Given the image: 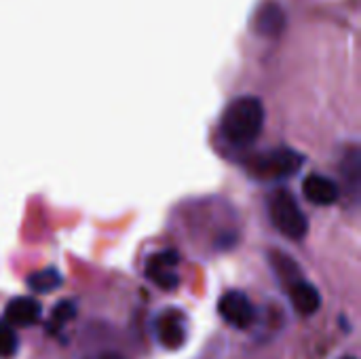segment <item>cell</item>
<instances>
[{"label":"cell","mask_w":361,"mask_h":359,"mask_svg":"<svg viewBox=\"0 0 361 359\" xmlns=\"http://www.w3.org/2000/svg\"><path fill=\"white\" fill-rule=\"evenodd\" d=\"M40 317L42 307L36 298L30 296H17L4 309V322H8L13 328H32L40 324Z\"/></svg>","instance_id":"obj_7"},{"label":"cell","mask_w":361,"mask_h":359,"mask_svg":"<svg viewBox=\"0 0 361 359\" xmlns=\"http://www.w3.org/2000/svg\"><path fill=\"white\" fill-rule=\"evenodd\" d=\"M343 359H355V358H343Z\"/></svg>","instance_id":"obj_15"},{"label":"cell","mask_w":361,"mask_h":359,"mask_svg":"<svg viewBox=\"0 0 361 359\" xmlns=\"http://www.w3.org/2000/svg\"><path fill=\"white\" fill-rule=\"evenodd\" d=\"M264 127V104L260 97L241 95L228 104L222 116V133L235 146L252 144Z\"/></svg>","instance_id":"obj_1"},{"label":"cell","mask_w":361,"mask_h":359,"mask_svg":"<svg viewBox=\"0 0 361 359\" xmlns=\"http://www.w3.org/2000/svg\"><path fill=\"white\" fill-rule=\"evenodd\" d=\"M256 25L260 34L277 36L286 28V13L277 2H267L256 13Z\"/></svg>","instance_id":"obj_10"},{"label":"cell","mask_w":361,"mask_h":359,"mask_svg":"<svg viewBox=\"0 0 361 359\" xmlns=\"http://www.w3.org/2000/svg\"><path fill=\"white\" fill-rule=\"evenodd\" d=\"M89 359H125L123 355H118V353H102V355H97V358H89Z\"/></svg>","instance_id":"obj_14"},{"label":"cell","mask_w":361,"mask_h":359,"mask_svg":"<svg viewBox=\"0 0 361 359\" xmlns=\"http://www.w3.org/2000/svg\"><path fill=\"white\" fill-rule=\"evenodd\" d=\"M302 193H305V197H307L311 203H315V205H319V207H324V205H334V203L338 201V197H341L338 184H336L332 178L322 176V174H311V176H307L305 182H302Z\"/></svg>","instance_id":"obj_8"},{"label":"cell","mask_w":361,"mask_h":359,"mask_svg":"<svg viewBox=\"0 0 361 359\" xmlns=\"http://www.w3.org/2000/svg\"><path fill=\"white\" fill-rule=\"evenodd\" d=\"M178 262H180V254L176 250H163L152 254L146 260V277L161 290L171 292L180 286V277H178Z\"/></svg>","instance_id":"obj_5"},{"label":"cell","mask_w":361,"mask_h":359,"mask_svg":"<svg viewBox=\"0 0 361 359\" xmlns=\"http://www.w3.org/2000/svg\"><path fill=\"white\" fill-rule=\"evenodd\" d=\"M269 216L273 226L288 239H302L309 233V222L305 212L292 193L279 188L269 197Z\"/></svg>","instance_id":"obj_2"},{"label":"cell","mask_w":361,"mask_h":359,"mask_svg":"<svg viewBox=\"0 0 361 359\" xmlns=\"http://www.w3.org/2000/svg\"><path fill=\"white\" fill-rule=\"evenodd\" d=\"M61 273L53 267L49 269H42V271H36L27 277V288L36 294H51L55 292L57 288H61Z\"/></svg>","instance_id":"obj_11"},{"label":"cell","mask_w":361,"mask_h":359,"mask_svg":"<svg viewBox=\"0 0 361 359\" xmlns=\"http://www.w3.org/2000/svg\"><path fill=\"white\" fill-rule=\"evenodd\" d=\"M76 317V305L72 300H61L53 307L51 322L47 324L49 334H59L66 324H70Z\"/></svg>","instance_id":"obj_12"},{"label":"cell","mask_w":361,"mask_h":359,"mask_svg":"<svg viewBox=\"0 0 361 359\" xmlns=\"http://www.w3.org/2000/svg\"><path fill=\"white\" fill-rule=\"evenodd\" d=\"M154 330H157V339L159 343L169 349L176 351L180 349L186 341H188V320L182 311L178 309H165L157 322H154Z\"/></svg>","instance_id":"obj_6"},{"label":"cell","mask_w":361,"mask_h":359,"mask_svg":"<svg viewBox=\"0 0 361 359\" xmlns=\"http://www.w3.org/2000/svg\"><path fill=\"white\" fill-rule=\"evenodd\" d=\"M305 163V157L292 148H273L250 161V171L260 180H281L296 174Z\"/></svg>","instance_id":"obj_3"},{"label":"cell","mask_w":361,"mask_h":359,"mask_svg":"<svg viewBox=\"0 0 361 359\" xmlns=\"http://www.w3.org/2000/svg\"><path fill=\"white\" fill-rule=\"evenodd\" d=\"M290 300H292V307L305 317L315 315L319 311V307H322L319 290L313 284L305 281V279H296V281L290 284Z\"/></svg>","instance_id":"obj_9"},{"label":"cell","mask_w":361,"mask_h":359,"mask_svg":"<svg viewBox=\"0 0 361 359\" xmlns=\"http://www.w3.org/2000/svg\"><path fill=\"white\" fill-rule=\"evenodd\" d=\"M19 351V336L15 332V328L0 320V359H11L17 355Z\"/></svg>","instance_id":"obj_13"},{"label":"cell","mask_w":361,"mask_h":359,"mask_svg":"<svg viewBox=\"0 0 361 359\" xmlns=\"http://www.w3.org/2000/svg\"><path fill=\"white\" fill-rule=\"evenodd\" d=\"M218 313L228 326H233L237 330H250L256 322V309H254L252 300L239 290H231L220 296Z\"/></svg>","instance_id":"obj_4"}]
</instances>
